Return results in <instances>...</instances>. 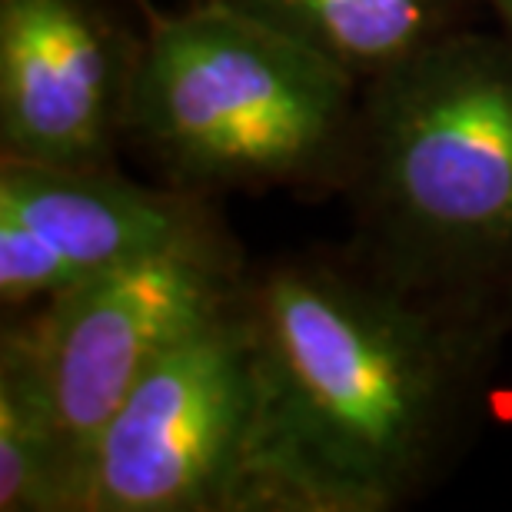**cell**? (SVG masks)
Listing matches in <instances>:
<instances>
[{"mask_svg": "<svg viewBox=\"0 0 512 512\" xmlns=\"http://www.w3.org/2000/svg\"><path fill=\"white\" fill-rule=\"evenodd\" d=\"M263 512H393L463 446L512 306L416 290L353 256L247 276Z\"/></svg>", "mask_w": 512, "mask_h": 512, "instance_id": "1", "label": "cell"}, {"mask_svg": "<svg viewBox=\"0 0 512 512\" xmlns=\"http://www.w3.org/2000/svg\"><path fill=\"white\" fill-rule=\"evenodd\" d=\"M363 84L230 0L153 20L127 137L173 187L280 190L346 180Z\"/></svg>", "mask_w": 512, "mask_h": 512, "instance_id": "3", "label": "cell"}, {"mask_svg": "<svg viewBox=\"0 0 512 512\" xmlns=\"http://www.w3.org/2000/svg\"><path fill=\"white\" fill-rule=\"evenodd\" d=\"M77 512H263L260 370L243 296L133 383L90 449Z\"/></svg>", "mask_w": 512, "mask_h": 512, "instance_id": "4", "label": "cell"}, {"mask_svg": "<svg viewBox=\"0 0 512 512\" xmlns=\"http://www.w3.org/2000/svg\"><path fill=\"white\" fill-rule=\"evenodd\" d=\"M247 276L220 230L137 256L24 310L64 426L74 512L90 449L133 383L180 340L227 313L247 290Z\"/></svg>", "mask_w": 512, "mask_h": 512, "instance_id": "5", "label": "cell"}, {"mask_svg": "<svg viewBox=\"0 0 512 512\" xmlns=\"http://www.w3.org/2000/svg\"><path fill=\"white\" fill-rule=\"evenodd\" d=\"M0 512H74L64 426L24 310L0 330Z\"/></svg>", "mask_w": 512, "mask_h": 512, "instance_id": "8", "label": "cell"}, {"mask_svg": "<svg viewBox=\"0 0 512 512\" xmlns=\"http://www.w3.org/2000/svg\"><path fill=\"white\" fill-rule=\"evenodd\" d=\"M483 4L499 17V27L512 37V0H483Z\"/></svg>", "mask_w": 512, "mask_h": 512, "instance_id": "10", "label": "cell"}, {"mask_svg": "<svg viewBox=\"0 0 512 512\" xmlns=\"http://www.w3.org/2000/svg\"><path fill=\"white\" fill-rule=\"evenodd\" d=\"M320 50L360 84L456 30L459 0H230Z\"/></svg>", "mask_w": 512, "mask_h": 512, "instance_id": "9", "label": "cell"}, {"mask_svg": "<svg viewBox=\"0 0 512 512\" xmlns=\"http://www.w3.org/2000/svg\"><path fill=\"white\" fill-rule=\"evenodd\" d=\"M220 233L200 193L147 187L117 167L0 160V303L34 310L137 256Z\"/></svg>", "mask_w": 512, "mask_h": 512, "instance_id": "6", "label": "cell"}, {"mask_svg": "<svg viewBox=\"0 0 512 512\" xmlns=\"http://www.w3.org/2000/svg\"><path fill=\"white\" fill-rule=\"evenodd\" d=\"M137 47L97 0H0V160L117 167Z\"/></svg>", "mask_w": 512, "mask_h": 512, "instance_id": "7", "label": "cell"}, {"mask_svg": "<svg viewBox=\"0 0 512 512\" xmlns=\"http://www.w3.org/2000/svg\"><path fill=\"white\" fill-rule=\"evenodd\" d=\"M346 187L363 260L512 306V37L456 27L363 84Z\"/></svg>", "mask_w": 512, "mask_h": 512, "instance_id": "2", "label": "cell"}]
</instances>
